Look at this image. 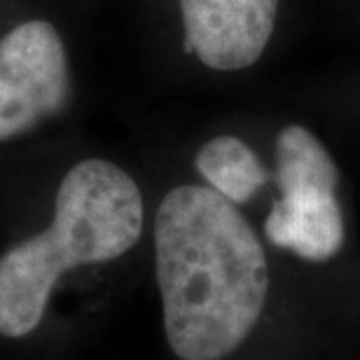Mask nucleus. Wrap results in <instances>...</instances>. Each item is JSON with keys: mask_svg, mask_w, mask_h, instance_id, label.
Instances as JSON below:
<instances>
[{"mask_svg": "<svg viewBox=\"0 0 360 360\" xmlns=\"http://www.w3.org/2000/svg\"><path fill=\"white\" fill-rule=\"evenodd\" d=\"M164 330L180 360H222L250 335L269 290L248 220L211 187L180 185L155 218Z\"/></svg>", "mask_w": 360, "mask_h": 360, "instance_id": "nucleus-1", "label": "nucleus"}, {"mask_svg": "<svg viewBox=\"0 0 360 360\" xmlns=\"http://www.w3.org/2000/svg\"><path fill=\"white\" fill-rule=\"evenodd\" d=\"M141 232L143 197L136 180L105 160L75 164L56 192L52 225L0 257V335H31L63 274L117 260L139 243Z\"/></svg>", "mask_w": 360, "mask_h": 360, "instance_id": "nucleus-2", "label": "nucleus"}, {"mask_svg": "<svg viewBox=\"0 0 360 360\" xmlns=\"http://www.w3.org/2000/svg\"><path fill=\"white\" fill-rule=\"evenodd\" d=\"M276 180L281 199L264 220L269 241L304 260H330L344 243V218L335 194L340 171L309 129L290 124L278 134Z\"/></svg>", "mask_w": 360, "mask_h": 360, "instance_id": "nucleus-3", "label": "nucleus"}, {"mask_svg": "<svg viewBox=\"0 0 360 360\" xmlns=\"http://www.w3.org/2000/svg\"><path fill=\"white\" fill-rule=\"evenodd\" d=\"M68 98V54L49 21H24L0 38V143L59 115Z\"/></svg>", "mask_w": 360, "mask_h": 360, "instance_id": "nucleus-4", "label": "nucleus"}, {"mask_svg": "<svg viewBox=\"0 0 360 360\" xmlns=\"http://www.w3.org/2000/svg\"><path fill=\"white\" fill-rule=\"evenodd\" d=\"M180 12L185 52L213 70H241L267 49L278 0H180Z\"/></svg>", "mask_w": 360, "mask_h": 360, "instance_id": "nucleus-5", "label": "nucleus"}, {"mask_svg": "<svg viewBox=\"0 0 360 360\" xmlns=\"http://www.w3.org/2000/svg\"><path fill=\"white\" fill-rule=\"evenodd\" d=\"M197 171L208 187L232 204H246L267 183L257 155L236 136H218L197 153Z\"/></svg>", "mask_w": 360, "mask_h": 360, "instance_id": "nucleus-6", "label": "nucleus"}]
</instances>
